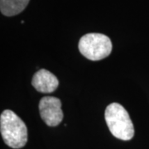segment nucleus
I'll list each match as a JSON object with an SVG mask.
<instances>
[{
    "mask_svg": "<svg viewBox=\"0 0 149 149\" xmlns=\"http://www.w3.org/2000/svg\"><path fill=\"white\" fill-rule=\"evenodd\" d=\"M30 0H0L1 13L7 17L15 16L26 8Z\"/></svg>",
    "mask_w": 149,
    "mask_h": 149,
    "instance_id": "6",
    "label": "nucleus"
},
{
    "mask_svg": "<svg viewBox=\"0 0 149 149\" xmlns=\"http://www.w3.org/2000/svg\"><path fill=\"white\" fill-rule=\"evenodd\" d=\"M80 52L91 61L106 58L112 52L109 37L101 33H88L81 37L78 44Z\"/></svg>",
    "mask_w": 149,
    "mask_h": 149,
    "instance_id": "3",
    "label": "nucleus"
},
{
    "mask_svg": "<svg viewBox=\"0 0 149 149\" xmlns=\"http://www.w3.org/2000/svg\"><path fill=\"white\" fill-rule=\"evenodd\" d=\"M32 86L40 93H52L58 88L59 81L57 77L49 70H39L33 75L32 80Z\"/></svg>",
    "mask_w": 149,
    "mask_h": 149,
    "instance_id": "5",
    "label": "nucleus"
},
{
    "mask_svg": "<svg viewBox=\"0 0 149 149\" xmlns=\"http://www.w3.org/2000/svg\"><path fill=\"white\" fill-rule=\"evenodd\" d=\"M39 112L42 120L50 127L59 125L64 117L61 109V101L58 98L46 96L39 102Z\"/></svg>",
    "mask_w": 149,
    "mask_h": 149,
    "instance_id": "4",
    "label": "nucleus"
},
{
    "mask_svg": "<svg viewBox=\"0 0 149 149\" xmlns=\"http://www.w3.org/2000/svg\"><path fill=\"white\" fill-rule=\"evenodd\" d=\"M108 128L116 139L128 141L134 136V128L127 110L118 103L108 105L104 112Z\"/></svg>",
    "mask_w": 149,
    "mask_h": 149,
    "instance_id": "2",
    "label": "nucleus"
},
{
    "mask_svg": "<svg viewBox=\"0 0 149 149\" xmlns=\"http://www.w3.org/2000/svg\"><path fill=\"white\" fill-rule=\"evenodd\" d=\"M0 131L4 143L12 148H22L27 143V126L12 110L6 109L1 113Z\"/></svg>",
    "mask_w": 149,
    "mask_h": 149,
    "instance_id": "1",
    "label": "nucleus"
}]
</instances>
